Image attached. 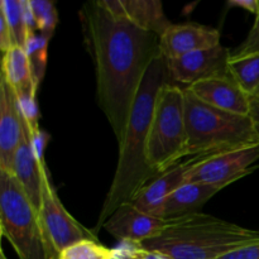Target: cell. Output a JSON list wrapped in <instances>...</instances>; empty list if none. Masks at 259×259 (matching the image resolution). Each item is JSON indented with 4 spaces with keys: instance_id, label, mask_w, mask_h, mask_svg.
<instances>
[{
    "instance_id": "obj_28",
    "label": "cell",
    "mask_w": 259,
    "mask_h": 259,
    "mask_svg": "<svg viewBox=\"0 0 259 259\" xmlns=\"http://www.w3.org/2000/svg\"><path fill=\"white\" fill-rule=\"evenodd\" d=\"M228 5L242 8L254 15H257L259 12V0H230L228 2Z\"/></svg>"
},
{
    "instance_id": "obj_8",
    "label": "cell",
    "mask_w": 259,
    "mask_h": 259,
    "mask_svg": "<svg viewBox=\"0 0 259 259\" xmlns=\"http://www.w3.org/2000/svg\"><path fill=\"white\" fill-rule=\"evenodd\" d=\"M259 159V144L223 152L202 159L186 177V182L228 185L252 174L258 166L250 167Z\"/></svg>"
},
{
    "instance_id": "obj_13",
    "label": "cell",
    "mask_w": 259,
    "mask_h": 259,
    "mask_svg": "<svg viewBox=\"0 0 259 259\" xmlns=\"http://www.w3.org/2000/svg\"><path fill=\"white\" fill-rule=\"evenodd\" d=\"M220 45L219 30L196 23L172 24L159 37V51L166 60Z\"/></svg>"
},
{
    "instance_id": "obj_2",
    "label": "cell",
    "mask_w": 259,
    "mask_h": 259,
    "mask_svg": "<svg viewBox=\"0 0 259 259\" xmlns=\"http://www.w3.org/2000/svg\"><path fill=\"white\" fill-rule=\"evenodd\" d=\"M169 81L167 60L159 52L144 75L129 115L125 134L119 143L118 166L101 207L98 229L120 205L131 202L143 187L158 177L147 159V144L159 91Z\"/></svg>"
},
{
    "instance_id": "obj_25",
    "label": "cell",
    "mask_w": 259,
    "mask_h": 259,
    "mask_svg": "<svg viewBox=\"0 0 259 259\" xmlns=\"http://www.w3.org/2000/svg\"><path fill=\"white\" fill-rule=\"evenodd\" d=\"M254 53H259V12L255 15L254 24H253L252 29L248 33L247 38L244 42L235 50L233 56H248V55H254Z\"/></svg>"
},
{
    "instance_id": "obj_14",
    "label": "cell",
    "mask_w": 259,
    "mask_h": 259,
    "mask_svg": "<svg viewBox=\"0 0 259 259\" xmlns=\"http://www.w3.org/2000/svg\"><path fill=\"white\" fill-rule=\"evenodd\" d=\"M199 100L220 110L249 115V95L242 90L230 75L214 76L187 86Z\"/></svg>"
},
{
    "instance_id": "obj_15",
    "label": "cell",
    "mask_w": 259,
    "mask_h": 259,
    "mask_svg": "<svg viewBox=\"0 0 259 259\" xmlns=\"http://www.w3.org/2000/svg\"><path fill=\"white\" fill-rule=\"evenodd\" d=\"M214 156V154H212ZM210 156H195L191 157L189 161L180 162L176 166L169 168L168 171L163 172L158 177L149 182L146 187L139 191V194L132 200V204L138 207L141 211L147 214L153 215L157 210L161 207L164 200L169 196L174 191H176L179 187L186 184V177L189 172L196 166L202 159L207 158Z\"/></svg>"
},
{
    "instance_id": "obj_11",
    "label": "cell",
    "mask_w": 259,
    "mask_h": 259,
    "mask_svg": "<svg viewBox=\"0 0 259 259\" xmlns=\"http://www.w3.org/2000/svg\"><path fill=\"white\" fill-rule=\"evenodd\" d=\"M167 223V220L141 211L132 202H125L104 223L103 228L121 242L141 244L156 237Z\"/></svg>"
},
{
    "instance_id": "obj_27",
    "label": "cell",
    "mask_w": 259,
    "mask_h": 259,
    "mask_svg": "<svg viewBox=\"0 0 259 259\" xmlns=\"http://www.w3.org/2000/svg\"><path fill=\"white\" fill-rule=\"evenodd\" d=\"M13 47H15V43L13 39L12 32H10V28L8 25L4 14L0 12V50L3 51V53H5L12 50Z\"/></svg>"
},
{
    "instance_id": "obj_12",
    "label": "cell",
    "mask_w": 259,
    "mask_h": 259,
    "mask_svg": "<svg viewBox=\"0 0 259 259\" xmlns=\"http://www.w3.org/2000/svg\"><path fill=\"white\" fill-rule=\"evenodd\" d=\"M22 139L14 158V176L19 181L30 202L39 212L43 154L35 144L34 134L22 111Z\"/></svg>"
},
{
    "instance_id": "obj_23",
    "label": "cell",
    "mask_w": 259,
    "mask_h": 259,
    "mask_svg": "<svg viewBox=\"0 0 259 259\" xmlns=\"http://www.w3.org/2000/svg\"><path fill=\"white\" fill-rule=\"evenodd\" d=\"M113 250L101 245L98 240L88 239L78 242L63 250L60 259H108Z\"/></svg>"
},
{
    "instance_id": "obj_26",
    "label": "cell",
    "mask_w": 259,
    "mask_h": 259,
    "mask_svg": "<svg viewBox=\"0 0 259 259\" xmlns=\"http://www.w3.org/2000/svg\"><path fill=\"white\" fill-rule=\"evenodd\" d=\"M217 259H259V240L243 245Z\"/></svg>"
},
{
    "instance_id": "obj_29",
    "label": "cell",
    "mask_w": 259,
    "mask_h": 259,
    "mask_svg": "<svg viewBox=\"0 0 259 259\" xmlns=\"http://www.w3.org/2000/svg\"><path fill=\"white\" fill-rule=\"evenodd\" d=\"M250 100V113L249 116L254 121L255 126H257V131L259 133V89L255 91L253 95L249 96Z\"/></svg>"
},
{
    "instance_id": "obj_19",
    "label": "cell",
    "mask_w": 259,
    "mask_h": 259,
    "mask_svg": "<svg viewBox=\"0 0 259 259\" xmlns=\"http://www.w3.org/2000/svg\"><path fill=\"white\" fill-rule=\"evenodd\" d=\"M228 71L247 95H253L259 89V53L248 56L232 55Z\"/></svg>"
},
{
    "instance_id": "obj_22",
    "label": "cell",
    "mask_w": 259,
    "mask_h": 259,
    "mask_svg": "<svg viewBox=\"0 0 259 259\" xmlns=\"http://www.w3.org/2000/svg\"><path fill=\"white\" fill-rule=\"evenodd\" d=\"M48 42H50V39L40 35L39 33H34V34L29 35L27 46H25V52L29 58L33 77H34L37 86H39L40 81L45 76Z\"/></svg>"
},
{
    "instance_id": "obj_30",
    "label": "cell",
    "mask_w": 259,
    "mask_h": 259,
    "mask_svg": "<svg viewBox=\"0 0 259 259\" xmlns=\"http://www.w3.org/2000/svg\"><path fill=\"white\" fill-rule=\"evenodd\" d=\"M0 259H8L7 255L4 254V252H0Z\"/></svg>"
},
{
    "instance_id": "obj_20",
    "label": "cell",
    "mask_w": 259,
    "mask_h": 259,
    "mask_svg": "<svg viewBox=\"0 0 259 259\" xmlns=\"http://www.w3.org/2000/svg\"><path fill=\"white\" fill-rule=\"evenodd\" d=\"M0 12L7 19L15 46L25 50L29 38V29L25 17V0H3L0 2Z\"/></svg>"
},
{
    "instance_id": "obj_16",
    "label": "cell",
    "mask_w": 259,
    "mask_h": 259,
    "mask_svg": "<svg viewBox=\"0 0 259 259\" xmlns=\"http://www.w3.org/2000/svg\"><path fill=\"white\" fill-rule=\"evenodd\" d=\"M105 9L161 37L172 25L158 0H99Z\"/></svg>"
},
{
    "instance_id": "obj_6",
    "label": "cell",
    "mask_w": 259,
    "mask_h": 259,
    "mask_svg": "<svg viewBox=\"0 0 259 259\" xmlns=\"http://www.w3.org/2000/svg\"><path fill=\"white\" fill-rule=\"evenodd\" d=\"M187 156L185 89L167 82L159 91L147 144V159L157 175Z\"/></svg>"
},
{
    "instance_id": "obj_7",
    "label": "cell",
    "mask_w": 259,
    "mask_h": 259,
    "mask_svg": "<svg viewBox=\"0 0 259 259\" xmlns=\"http://www.w3.org/2000/svg\"><path fill=\"white\" fill-rule=\"evenodd\" d=\"M39 218L48 242L58 255L71 245L88 239L96 240L95 234L80 224L61 202L51 184L45 161L42 163Z\"/></svg>"
},
{
    "instance_id": "obj_18",
    "label": "cell",
    "mask_w": 259,
    "mask_h": 259,
    "mask_svg": "<svg viewBox=\"0 0 259 259\" xmlns=\"http://www.w3.org/2000/svg\"><path fill=\"white\" fill-rule=\"evenodd\" d=\"M17 93L20 101H35L37 83L24 48L13 47L3 55L2 76Z\"/></svg>"
},
{
    "instance_id": "obj_21",
    "label": "cell",
    "mask_w": 259,
    "mask_h": 259,
    "mask_svg": "<svg viewBox=\"0 0 259 259\" xmlns=\"http://www.w3.org/2000/svg\"><path fill=\"white\" fill-rule=\"evenodd\" d=\"M28 4L37 32L47 39H51L58 23V14L55 3L48 0H28Z\"/></svg>"
},
{
    "instance_id": "obj_24",
    "label": "cell",
    "mask_w": 259,
    "mask_h": 259,
    "mask_svg": "<svg viewBox=\"0 0 259 259\" xmlns=\"http://www.w3.org/2000/svg\"><path fill=\"white\" fill-rule=\"evenodd\" d=\"M126 245L128 247L123 248V249L113 250L114 254L120 259H171L163 253L144 249L139 244L126 243Z\"/></svg>"
},
{
    "instance_id": "obj_5",
    "label": "cell",
    "mask_w": 259,
    "mask_h": 259,
    "mask_svg": "<svg viewBox=\"0 0 259 259\" xmlns=\"http://www.w3.org/2000/svg\"><path fill=\"white\" fill-rule=\"evenodd\" d=\"M0 230L19 259H60L35 210L14 175L0 171Z\"/></svg>"
},
{
    "instance_id": "obj_10",
    "label": "cell",
    "mask_w": 259,
    "mask_h": 259,
    "mask_svg": "<svg viewBox=\"0 0 259 259\" xmlns=\"http://www.w3.org/2000/svg\"><path fill=\"white\" fill-rule=\"evenodd\" d=\"M22 131V109L17 93L0 77V171L14 175V158Z\"/></svg>"
},
{
    "instance_id": "obj_1",
    "label": "cell",
    "mask_w": 259,
    "mask_h": 259,
    "mask_svg": "<svg viewBox=\"0 0 259 259\" xmlns=\"http://www.w3.org/2000/svg\"><path fill=\"white\" fill-rule=\"evenodd\" d=\"M96 67L99 106L120 143L142 81L159 51V37L109 12L99 2L81 10Z\"/></svg>"
},
{
    "instance_id": "obj_17",
    "label": "cell",
    "mask_w": 259,
    "mask_h": 259,
    "mask_svg": "<svg viewBox=\"0 0 259 259\" xmlns=\"http://www.w3.org/2000/svg\"><path fill=\"white\" fill-rule=\"evenodd\" d=\"M224 185L186 182L172 192L163 201L154 217L163 220H175L197 212L212 196L225 189Z\"/></svg>"
},
{
    "instance_id": "obj_31",
    "label": "cell",
    "mask_w": 259,
    "mask_h": 259,
    "mask_svg": "<svg viewBox=\"0 0 259 259\" xmlns=\"http://www.w3.org/2000/svg\"><path fill=\"white\" fill-rule=\"evenodd\" d=\"M108 259H120L119 257H116L115 254H114V252H113V255H111V257H109Z\"/></svg>"
},
{
    "instance_id": "obj_3",
    "label": "cell",
    "mask_w": 259,
    "mask_h": 259,
    "mask_svg": "<svg viewBox=\"0 0 259 259\" xmlns=\"http://www.w3.org/2000/svg\"><path fill=\"white\" fill-rule=\"evenodd\" d=\"M257 240L259 232L212 215L195 212L168 220L156 237L139 245L171 259H217Z\"/></svg>"
},
{
    "instance_id": "obj_9",
    "label": "cell",
    "mask_w": 259,
    "mask_h": 259,
    "mask_svg": "<svg viewBox=\"0 0 259 259\" xmlns=\"http://www.w3.org/2000/svg\"><path fill=\"white\" fill-rule=\"evenodd\" d=\"M230 57V51L220 45L167 60V67L171 81L191 86L192 83L205 78L229 75L228 63Z\"/></svg>"
},
{
    "instance_id": "obj_4",
    "label": "cell",
    "mask_w": 259,
    "mask_h": 259,
    "mask_svg": "<svg viewBox=\"0 0 259 259\" xmlns=\"http://www.w3.org/2000/svg\"><path fill=\"white\" fill-rule=\"evenodd\" d=\"M187 156H212L259 144V133L249 115L229 113L199 100L185 89Z\"/></svg>"
}]
</instances>
